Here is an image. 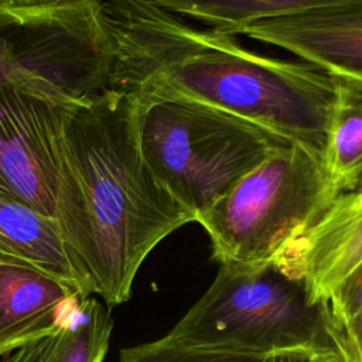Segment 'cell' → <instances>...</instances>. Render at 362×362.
<instances>
[{
    "label": "cell",
    "mask_w": 362,
    "mask_h": 362,
    "mask_svg": "<svg viewBox=\"0 0 362 362\" xmlns=\"http://www.w3.org/2000/svg\"><path fill=\"white\" fill-rule=\"evenodd\" d=\"M175 14L195 18L211 30L239 34L267 20L291 17L349 0H148Z\"/></svg>",
    "instance_id": "obj_14"
},
{
    "label": "cell",
    "mask_w": 362,
    "mask_h": 362,
    "mask_svg": "<svg viewBox=\"0 0 362 362\" xmlns=\"http://www.w3.org/2000/svg\"><path fill=\"white\" fill-rule=\"evenodd\" d=\"M262 362H344V359L334 351L290 349L267 354Z\"/></svg>",
    "instance_id": "obj_17"
},
{
    "label": "cell",
    "mask_w": 362,
    "mask_h": 362,
    "mask_svg": "<svg viewBox=\"0 0 362 362\" xmlns=\"http://www.w3.org/2000/svg\"><path fill=\"white\" fill-rule=\"evenodd\" d=\"M344 362H362V313L341 328Z\"/></svg>",
    "instance_id": "obj_18"
},
{
    "label": "cell",
    "mask_w": 362,
    "mask_h": 362,
    "mask_svg": "<svg viewBox=\"0 0 362 362\" xmlns=\"http://www.w3.org/2000/svg\"><path fill=\"white\" fill-rule=\"evenodd\" d=\"M112 42L109 88L177 99L250 122L322 156L335 81L307 62L256 54L148 0H100Z\"/></svg>",
    "instance_id": "obj_1"
},
{
    "label": "cell",
    "mask_w": 362,
    "mask_h": 362,
    "mask_svg": "<svg viewBox=\"0 0 362 362\" xmlns=\"http://www.w3.org/2000/svg\"><path fill=\"white\" fill-rule=\"evenodd\" d=\"M332 78L335 98L322 161L341 194L354 189L362 181V82Z\"/></svg>",
    "instance_id": "obj_13"
},
{
    "label": "cell",
    "mask_w": 362,
    "mask_h": 362,
    "mask_svg": "<svg viewBox=\"0 0 362 362\" xmlns=\"http://www.w3.org/2000/svg\"><path fill=\"white\" fill-rule=\"evenodd\" d=\"M338 194L322 156L284 143L197 222L208 233L219 266L255 272L274 264Z\"/></svg>",
    "instance_id": "obj_4"
},
{
    "label": "cell",
    "mask_w": 362,
    "mask_h": 362,
    "mask_svg": "<svg viewBox=\"0 0 362 362\" xmlns=\"http://www.w3.org/2000/svg\"><path fill=\"white\" fill-rule=\"evenodd\" d=\"M0 260L38 269L76 287L85 296L68 259L58 222L1 192Z\"/></svg>",
    "instance_id": "obj_11"
},
{
    "label": "cell",
    "mask_w": 362,
    "mask_h": 362,
    "mask_svg": "<svg viewBox=\"0 0 362 362\" xmlns=\"http://www.w3.org/2000/svg\"><path fill=\"white\" fill-rule=\"evenodd\" d=\"M109 310L92 296L76 297L54 331L1 362H103L113 331Z\"/></svg>",
    "instance_id": "obj_12"
},
{
    "label": "cell",
    "mask_w": 362,
    "mask_h": 362,
    "mask_svg": "<svg viewBox=\"0 0 362 362\" xmlns=\"http://www.w3.org/2000/svg\"><path fill=\"white\" fill-rule=\"evenodd\" d=\"M75 0H0V4L13 8H48L62 6Z\"/></svg>",
    "instance_id": "obj_19"
},
{
    "label": "cell",
    "mask_w": 362,
    "mask_h": 362,
    "mask_svg": "<svg viewBox=\"0 0 362 362\" xmlns=\"http://www.w3.org/2000/svg\"><path fill=\"white\" fill-rule=\"evenodd\" d=\"M75 105L0 86V192L52 218L62 229L79 205L65 126Z\"/></svg>",
    "instance_id": "obj_7"
},
{
    "label": "cell",
    "mask_w": 362,
    "mask_h": 362,
    "mask_svg": "<svg viewBox=\"0 0 362 362\" xmlns=\"http://www.w3.org/2000/svg\"><path fill=\"white\" fill-rule=\"evenodd\" d=\"M266 355L182 346L163 337L120 349L117 362H262Z\"/></svg>",
    "instance_id": "obj_15"
},
{
    "label": "cell",
    "mask_w": 362,
    "mask_h": 362,
    "mask_svg": "<svg viewBox=\"0 0 362 362\" xmlns=\"http://www.w3.org/2000/svg\"><path fill=\"white\" fill-rule=\"evenodd\" d=\"M65 133L79 205L61 235L83 294L112 308L130 298L150 252L195 219L147 167L129 95L107 88L72 107Z\"/></svg>",
    "instance_id": "obj_2"
},
{
    "label": "cell",
    "mask_w": 362,
    "mask_h": 362,
    "mask_svg": "<svg viewBox=\"0 0 362 362\" xmlns=\"http://www.w3.org/2000/svg\"><path fill=\"white\" fill-rule=\"evenodd\" d=\"M331 314L341 328L362 313V264L358 266L328 300Z\"/></svg>",
    "instance_id": "obj_16"
},
{
    "label": "cell",
    "mask_w": 362,
    "mask_h": 362,
    "mask_svg": "<svg viewBox=\"0 0 362 362\" xmlns=\"http://www.w3.org/2000/svg\"><path fill=\"white\" fill-rule=\"evenodd\" d=\"M81 291L38 269L0 260V358L57 328Z\"/></svg>",
    "instance_id": "obj_10"
},
{
    "label": "cell",
    "mask_w": 362,
    "mask_h": 362,
    "mask_svg": "<svg viewBox=\"0 0 362 362\" xmlns=\"http://www.w3.org/2000/svg\"><path fill=\"white\" fill-rule=\"evenodd\" d=\"M239 34L283 48L331 76L362 82V0L260 21Z\"/></svg>",
    "instance_id": "obj_8"
},
{
    "label": "cell",
    "mask_w": 362,
    "mask_h": 362,
    "mask_svg": "<svg viewBox=\"0 0 362 362\" xmlns=\"http://www.w3.org/2000/svg\"><path fill=\"white\" fill-rule=\"evenodd\" d=\"M163 338L182 346L257 355L334 351L344 359L342 335L328 303H311L303 281L274 264L255 272L219 266L208 290Z\"/></svg>",
    "instance_id": "obj_3"
},
{
    "label": "cell",
    "mask_w": 362,
    "mask_h": 362,
    "mask_svg": "<svg viewBox=\"0 0 362 362\" xmlns=\"http://www.w3.org/2000/svg\"><path fill=\"white\" fill-rule=\"evenodd\" d=\"M362 264V212L345 195L303 232L274 263L301 280L311 303H328L339 284Z\"/></svg>",
    "instance_id": "obj_9"
},
{
    "label": "cell",
    "mask_w": 362,
    "mask_h": 362,
    "mask_svg": "<svg viewBox=\"0 0 362 362\" xmlns=\"http://www.w3.org/2000/svg\"><path fill=\"white\" fill-rule=\"evenodd\" d=\"M133 100L147 167L195 222L287 143L250 122L194 102Z\"/></svg>",
    "instance_id": "obj_5"
},
{
    "label": "cell",
    "mask_w": 362,
    "mask_h": 362,
    "mask_svg": "<svg viewBox=\"0 0 362 362\" xmlns=\"http://www.w3.org/2000/svg\"><path fill=\"white\" fill-rule=\"evenodd\" d=\"M112 42L100 0L48 8L0 4V86L83 105L109 88Z\"/></svg>",
    "instance_id": "obj_6"
}]
</instances>
